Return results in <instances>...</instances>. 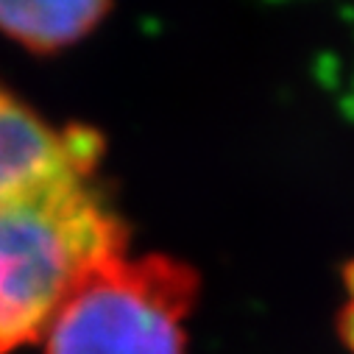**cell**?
I'll return each instance as SVG.
<instances>
[{
  "instance_id": "cell-1",
  "label": "cell",
  "mask_w": 354,
  "mask_h": 354,
  "mask_svg": "<svg viewBox=\"0 0 354 354\" xmlns=\"http://www.w3.org/2000/svg\"><path fill=\"white\" fill-rule=\"evenodd\" d=\"M98 159L95 131L53 126L0 86V354L39 340L70 293L126 254Z\"/></svg>"
},
{
  "instance_id": "cell-2",
  "label": "cell",
  "mask_w": 354,
  "mask_h": 354,
  "mask_svg": "<svg viewBox=\"0 0 354 354\" xmlns=\"http://www.w3.org/2000/svg\"><path fill=\"white\" fill-rule=\"evenodd\" d=\"M193 268L129 254L84 279L42 332L45 354H185Z\"/></svg>"
},
{
  "instance_id": "cell-3",
  "label": "cell",
  "mask_w": 354,
  "mask_h": 354,
  "mask_svg": "<svg viewBox=\"0 0 354 354\" xmlns=\"http://www.w3.org/2000/svg\"><path fill=\"white\" fill-rule=\"evenodd\" d=\"M109 3L70 0V3H0V34L12 42L50 53L84 39L106 15Z\"/></svg>"
}]
</instances>
